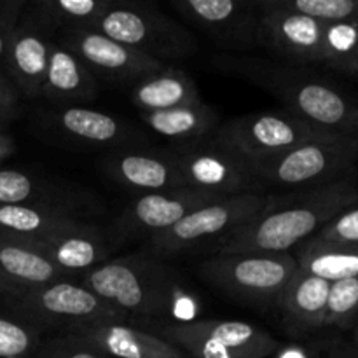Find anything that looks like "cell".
<instances>
[{
	"mask_svg": "<svg viewBox=\"0 0 358 358\" xmlns=\"http://www.w3.org/2000/svg\"><path fill=\"white\" fill-rule=\"evenodd\" d=\"M358 203L355 168L329 184L297 189L283 196H266L255 219L220 241L215 254H289L310 240L329 220Z\"/></svg>",
	"mask_w": 358,
	"mask_h": 358,
	"instance_id": "6da1fadb",
	"label": "cell"
},
{
	"mask_svg": "<svg viewBox=\"0 0 358 358\" xmlns=\"http://www.w3.org/2000/svg\"><path fill=\"white\" fill-rule=\"evenodd\" d=\"M210 63L217 72L240 77L268 91L290 114L358 142L357 100L313 70L259 56L226 52L212 56Z\"/></svg>",
	"mask_w": 358,
	"mask_h": 358,
	"instance_id": "7a4b0ae2",
	"label": "cell"
},
{
	"mask_svg": "<svg viewBox=\"0 0 358 358\" xmlns=\"http://www.w3.org/2000/svg\"><path fill=\"white\" fill-rule=\"evenodd\" d=\"M79 283L128 317L185 322L178 301L192 304L173 269L147 254L108 259L84 273Z\"/></svg>",
	"mask_w": 358,
	"mask_h": 358,
	"instance_id": "3957f363",
	"label": "cell"
},
{
	"mask_svg": "<svg viewBox=\"0 0 358 358\" xmlns=\"http://www.w3.org/2000/svg\"><path fill=\"white\" fill-rule=\"evenodd\" d=\"M10 318L37 332H63L86 324L128 320V315L101 301L72 278L56 280L2 296Z\"/></svg>",
	"mask_w": 358,
	"mask_h": 358,
	"instance_id": "277c9868",
	"label": "cell"
},
{
	"mask_svg": "<svg viewBox=\"0 0 358 358\" xmlns=\"http://www.w3.org/2000/svg\"><path fill=\"white\" fill-rule=\"evenodd\" d=\"M299 266L290 254H213L199 266V276L236 303L269 310L278 301Z\"/></svg>",
	"mask_w": 358,
	"mask_h": 358,
	"instance_id": "5b68a950",
	"label": "cell"
},
{
	"mask_svg": "<svg viewBox=\"0 0 358 358\" xmlns=\"http://www.w3.org/2000/svg\"><path fill=\"white\" fill-rule=\"evenodd\" d=\"M91 30L166 65L191 58L199 51L194 34L150 2L112 0Z\"/></svg>",
	"mask_w": 358,
	"mask_h": 358,
	"instance_id": "8992f818",
	"label": "cell"
},
{
	"mask_svg": "<svg viewBox=\"0 0 358 358\" xmlns=\"http://www.w3.org/2000/svg\"><path fill=\"white\" fill-rule=\"evenodd\" d=\"M157 338L180 350L187 358H268L280 350L269 332L241 320L152 322Z\"/></svg>",
	"mask_w": 358,
	"mask_h": 358,
	"instance_id": "52a82bcc",
	"label": "cell"
},
{
	"mask_svg": "<svg viewBox=\"0 0 358 358\" xmlns=\"http://www.w3.org/2000/svg\"><path fill=\"white\" fill-rule=\"evenodd\" d=\"M332 136H339V133L311 124L287 110H278L240 115L220 122L212 138L255 164L289 152L303 143Z\"/></svg>",
	"mask_w": 358,
	"mask_h": 358,
	"instance_id": "ba28073f",
	"label": "cell"
},
{
	"mask_svg": "<svg viewBox=\"0 0 358 358\" xmlns=\"http://www.w3.org/2000/svg\"><path fill=\"white\" fill-rule=\"evenodd\" d=\"M357 159V140L339 135L303 143L252 168L261 185L310 189L338 180L355 168Z\"/></svg>",
	"mask_w": 358,
	"mask_h": 358,
	"instance_id": "9c48e42d",
	"label": "cell"
},
{
	"mask_svg": "<svg viewBox=\"0 0 358 358\" xmlns=\"http://www.w3.org/2000/svg\"><path fill=\"white\" fill-rule=\"evenodd\" d=\"M262 192L231 196L201 206L175 224L170 229L147 240V248L156 255H177L192 248L205 247L212 241L213 248L243 227L264 208Z\"/></svg>",
	"mask_w": 358,
	"mask_h": 358,
	"instance_id": "30bf717a",
	"label": "cell"
},
{
	"mask_svg": "<svg viewBox=\"0 0 358 358\" xmlns=\"http://www.w3.org/2000/svg\"><path fill=\"white\" fill-rule=\"evenodd\" d=\"M184 185L217 198L262 192L252 164L241 154L208 136L175 149Z\"/></svg>",
	"mask_w": 358,
	"mask_h": 358,
	"instance_id": "8fae6325",
	"label": "cell"
},
{
	"mask_svg": "<svg viewBox=\"0 0 358 358\" xmlns=\"http://www.w3.org/2000/svg\"><path fill=\"white\" fill-rule=\"evenodd\" d=\"M170 6L226 55H248L261 48L262 13L259 2L173 0Z\"/></svg>",
	"mask_w": 358,
	"mask_h": 358,
	"instance_id": "7c38bea8",
	"label": "cell"
},
{
	"mask_svg": "<svg viewBox=\"0 0 358 358\" xmlns=\"http://www.w3.org/2000/svg\"><path fill=\"white\" fill-rule=\"evenodd\" d=\"M37 126L65 145L129 150L143 145L142 133L107 112L87 107H52L37 115Z\"/></svg>",
	"mask_w": 358,
	"mask_h": 358,
	"instance_id": "4fadbf2b",
	"label": "cell"
},
{
	"mask_svg": "<svg viewBox=\"0 0 358 358\" xmlns=\"http://www.w3.org/2000/svg\"><path fill=\"white\" fill-rule=\"evenodd\" d=\"M56 41L79 56L94 77L107 83L129 86L157 72L166 63L156 62L96 30L70 28L56 35Z\"/></svg>",
	"mask_w": 358,
	"mask_h": 358,
	"instance_id": "5bb4252c",
	"label": "cell"
},
{
	"mask_svg": "<svg viewBox=\"0 0 358 358\" xmlns=\"http://www.w3.org/2000/svg\"><path fill=\"white\" fill-rule=\"evenodd\" d=\"M58 31L27 2L10 38L2 72L27 100H38L44 86L49 52Z\"/></svg>",
	"mask_w": 358,
	"mask_h": 358,
	"instance_id": "9a60e30c",
	"label": "cell"
},
{
	"mask_svg": "<svg viewBox=\"0 0 358 358\" xmlns=\"http://www.w3.org/2000/svg\"><path fill=\"white\" fill-rule=\"evenodd\" d=\"M219 199L224 198L189 187L136 196L115 219V231L121 238L149 240L154 234L173 227L194 210Z\"/></svg>",
	"mask_w": 358,
	"mask_h": 358,
	"instance_id": "2e32d148",
	"label": "cell"
},
{
	"mask_svg": "<svg viewBox=\"0 0 358 358\" xmlns=\"http://www.w3.org/2000/svg\"><path fill=\"white\" fill-rule=\"evenodd\" d=\"M261 48L290 65H322L325 23L261 6Z\"/></svg>",
	"mask_w": 358,
	"mask_h": 358,
	"instance_id": "e0dca14e",
	"label": "cell"
},
{
	"mask_svg": "<svg viewBox=\"0 0 358 358\" xmlns=\"http://www.w3.org/2000/svg\"><path fill=\"white\" fill-rule=\"evenodd\" d=\"M103 170L112 180L138 196L185 187L175 150H119L105 159Z\"/></svg>",
	"mask_w": 358,
	"mask_h": 358,
	"instance_id": "ac0fdd59",
	"label": "cell"
},
{
	"mask_svg": "<svg viewBox=\"0 0 358 358\" xmlns=\"http://www.w3.org/2000/svg\"><path fill=\"white\" fill-rule=\"evenodd\" d=\"M80 339L107 358H187L180 350L145 329L121 322H98L63 332Z\"/></svg>",
	"mask_w": 358,
	"mask_h": 358,
	"instance_id": "d6986e66",
	"label": "cell"
},
{
	"mask_svg": "<svg viewBox=\"0 0 358 358\" xmlns=\"http://www.w3.org/2000/svg\"><path fill=\"white\" fill-rule=\"evenodd\" d=\"M91 203L93 196L84 194L83 189L42 180L27 171L0 168V205L35 206L80 217Z\"/></svg>",
	"mask_w": 358,
	"mask_h": 358,
	"instance_id": "ffe728a7",
	"label": "cell"
},
{
	"mask_svg": "<svg viewBox=\"0 0 358 358\" xmlns=\"http://www.w3.org/2000/svg\"><path fill=\"white\" fill-rule=\"evenodd\" d=\"M63 278H72V276L56 268L45 257L37 241L0 234V290H2V296Z\"/></svg>",
	"mask_w": 358,
	"mask_h": 358,
	"instance_id": "44dd1931",
	"label": "cell"
},
{
	"mask_svg": "<svg viewBox=\"0 0 358 358\" xmlns=\"http://www.w3.org/2000/svg\"><path fill=\"white\" fill-rule=\"evenodd\" d=\"M98 96V80L86 63L55 41L41 98L52 107H84Z\"/></svg>",
	"mask_w": 358,
	"mask_h": 358,
	"instance_id": "7402d4cb",
	"label": "cell"
},
{
	"mask_svg": "<svg viewBox=\"0 0 358 358\" xmlns=\"http://www.w3.org/2000/svg\"><path fill=\"white\" fill-rule=\"evenodd\" d=\"M331 282L297 271L278 301L283 331L292 338H304L325 327Z\"/></svg>",
	"mask_w": 358,
	"mask_h": 358,
	"instance_id": "603a6c76",
	"label": "cell"
},
{
	"mask_svg": "<svg viewBox=\"0 0 358 358\" xmlns=\"http://www.w3.org/2000/svg\"><path fill=\"white\" fill-rule=\"evenodd\" d=\"M112 238L101 227L94 226L87 231L62 234L51 240L41 241L45 257L73 278L76 273H86L108 261L114 252Z\"/></svg>",
	"mask_w": 358,
	"mask_h": 358,
	"instance_id": "cb8c5ba5",
	"label": "cell"
},
{
	"mask_svg": "<svg viewBox=\"0 0 358 358\" xmlns=\"http://www.w3.org/2000/svg\"><path fill=\"white\" fill-rule=\"evenodd\" d=\"M129 98L138 112H163L203 101L194 79L173 65L163 66L133 84Z\"/></svg>",
	"mask_w": 358,
	"mask_h": 358,
	"instance_id": "d4e9b609",
	"label": "cell"
},
{
	"mask_svg": "<svg viewBox=\"0 0 358 358\" xmlns=\"http://www.w3.org/2000/svg\"><path fill=\"white\" fill-rule=\"evenodd\" d=\"M91 224L80 217L55 210L35 208L23 205H0V234L24 238L31 241H45L69 233L87 231Z\"/></svg>",
	"mask_w": 358,
	"mask_h": 358,
	"instance_id": "484cf974",
	"label": "cell"
},
{
	"mask_svg": "<svg viewBox=\"0 0 358 358\" xmlns=\"http://www.w3.org/2000/svg\"><path fill=\"white\" fill-rule=\"evenodd\" d=\"M140 117L154 133L178 145L206 140L220 124L219 112L205 101L163 112H140Z\"/></svg>",
	"mask_w": 358,
	"mask_h": 358,
	"instance_id": "4316f807",
	"label": "cell"
},
{
	"mask_svg": "<svg viewBox=\"0 0 358 358\" xmlns=\"http://www.w3.org/2000/svg\"><path fill=\"white\" fill-rule=\"evenodd\" d=\"M301 271L334 283L358 276V247L332 243L311 236L294 255Z\"/></svg>",
	"mask_w": 358,
	"mask_h": 358,
	"instance_id": "83f0119b",
	"label": "cell"
},
{
	"mask_svg": "<svg viewBox=\"0 0 358 358\" xmlns=\"http://www.w3.org/2000/svg\"><path fill=\"white\" fill-rule=\"evenodd\" d=\"M30 3L56 31H62L70 28L91 30L112 0H31Z\"/></svg>",
	"mask_w": 358,
	"mask_h": 358,
	"instance_id": "f1b7e54d",
	"label": "cell"
},
{
	"mask_svg": "<svg viewBox=\"0 0 358 358\" xmlns=\"http://www.w3.org/2000/svg\"><path fill=\"white\" fill-rule=\"evenodd\" d=\"M262 7L311 17L322 23L358 20V0H259Z\"/></svg>",
	"mask_w": 358,
	"mask_h": 358,
	"instance_id": "f546056e",
	"label": "cell"
},
{
	"mask_svg": "<svg viewBox=\"0 0 358 358\" xmlns=\"http://www.w3.org/2000/svg\"><path fill=\"white\" fill-rule=\"evenodd\" d=\"M358 49V20L325 24L322 65L350 73Z\"/></svg>",
	"mask_w": 358,
	"mask_h": 358,
	"instance_id": "4dcf8cb0",
	"label": "cell"
},
{
	"mask_svg": "<svg viewBox=\"0 0 358 358\" xmlns=\"http://www.w3.org/2000/svg\"><path fill=\"white\" fill-rule=\"evenodd\" d=\"M358 324V276L331 283L325 327L348 331Z\"/></svg>",
	"mask_w": 358,
	"mask_h": 358,
	"instance_id": "1f68e13d",
	"label": "cell"
},
{
	"mask_svg": "<svg viewBox=\"0 0 358 358\" xmlns=\"http://www.w3.org/2000/svg\"><path fill=\"white\" fill-rule=\"evenodd\" d=\"M41 343V332L10 317H0V358H30Z\"/></svg>",
	"mask_w": 358,
	"mask_h": 358,
	"instance_id": "d6a6232c",
	"label": "cell"
},
{
	"mask_svg": "<svg viewBox=\"0 0 358 358\" xmlns=\"http://www.w3.org/2000/svg\"><path fill=\"white\" fill-rule=\"evenodd\" d=\"M30 358H107L70 334H55L42 339L37 352Z\"/></svg>",
	"mask_w": 358,
	"mask_h": 358,
	"instance_id": "836d02e7",
	"label": "cell"
},
{
	"mask_svg": "<svg viewBox=\"0 0 358 358\" xmlns=\"http://www.w3.org/2000/svg\"><path fill=\"white\" fill-rule=\"evenodd\" d=\"M315 238L324 241H332V243L353 245L358 247V203L343 210L339 215L329 220Z\"/></svg>",
	"mask_w": 358,
	"mask_h": 358,
	"instance_id": "e575fe53",
	"label": "cell"
},
{
	"mask_svg": "<svg viewBox=\"0 0 358 358\" xmlns=\"http://www.w3.org/2000/svg\"><path fill=\"white\" fill-rule=\"evenodd\" d=\"M27 2L28 0H0V72L3 69L10 38L20 23Z\"/></svg>",
	"mask_w": 358,
	"mask_h": 358,
	"instance_id": "d590c367",
	"label": "cell"
},
{
	"mask_svg": "<svg viewBox=\"0 0 358 358\" xmlns=\"http://www.w3.org/2000/svg\"><path fill=\"white\" fill-rule=\"evenodd\" d=\"M21 110H23V96L7 79L6 73L0 72V131L16 121L21 115Z\"/></svg>",
	"mask_w": 358,
	"mask_h": 358,
	"instance_id": "8d00e7d4",
	"label": "cell"
},
{
	"mask_svg": "<svg viewBox=\"0 0 358 358\" xmlns=\"http://www.w3.org/2000/svg\"><path fill=\"white\" fill-rule=\"evenodd\" d=\"M313 358H358V346L346 339H332L320 346Z\"/></svg>",
	"mask_w": 358,
	"mask_h": 358,
	"instance_id": "74e56055",
	"label": "cell"
},
{
	"mask_svg": "<svg viewBox=\"0 0 358 358\" xmlns=\"http://www.w3.org/2000/svg\"><path fill=\"white\" fill-rule=\"evenodd\" d=\"M275 355V358H313L306 348H303V346L299 345L280 346V350Z\"/></svg>",
	"mask_w": 358,
	"mask_h": 358,
	"instance_id": "f35d334b",
	"label": "cell"
},
{
	"mask_svg": "<svg viewBox=\"0 0 358 358\" xmlns=\"http://www.w3.org/2000/svg\"><path fill=\"white\" fill-rule=\"evenodd\" d=\"M14 149H16V145H14L13 136H9L7 133L0 131V163H3L7 157L13 156Z\"/></svg>",
	"mask_w": 358,
	"mask_h": 358,
	"instance_id": "ab89813d",
	"label": "cell"
},
{
	"mask_svg": "<svg viewBox=\"0 0 358 358\" xmlns=\"http://www.w3.org/2000/svg\"><path fill=\"white\" fill-rule=\"evenodd\" d=\"M350 76H357V77H358V49H357V55H355V59H353V65H352V70H350Z\"/></svg>",
	"mask_w": 358,
	"mask_h": 358,
	"instance_id": "60d3db41",
	"label": "cell"
},
{
	"mask_svg": "<svg viewBox=\"0 0 358 358\" xmlns=\"http://www.w3.org/2000/svg\"><path fill=\"white\" fill-rule=\"evenodd\" d=\"M352 332H353V336H352V343H353V345H357V346H358V324L355 325V327L352 329Z\"/></svg>",
	"mask_w": 358,
	"mask_h": 358,
	"instance_id": "b9f144b4",
	"label": "cell"
},
{
	"mask_svg": "<svg viewBox=\"0 0 358 358\" xmlns=\"http://www.w3.org/2000/svg\"><path fill=\"white\" fill-rule=\"evenodd\" d=\"M0 296H2V290H0Z\"/></svg>",
	"mask_w": 358,
	"mask_h": 358,
	"instance_id": "7bdbcfd3",
	"label": "cell"
},
{
	"mask_svg": "<svg viewBox=\"0 0 358 358\" xmlns=\"http://www.w3.org/2000/svg\"><path fill=\"white\" fill-rule=\"evenodd\" d=\"M357 108H358V100H357Z\"/></svg>",
	"mask_w": 358,
	"mask_h": 358,
	"instance_id": "ee69618b",
	"label": "cell"
}]
</instances>
